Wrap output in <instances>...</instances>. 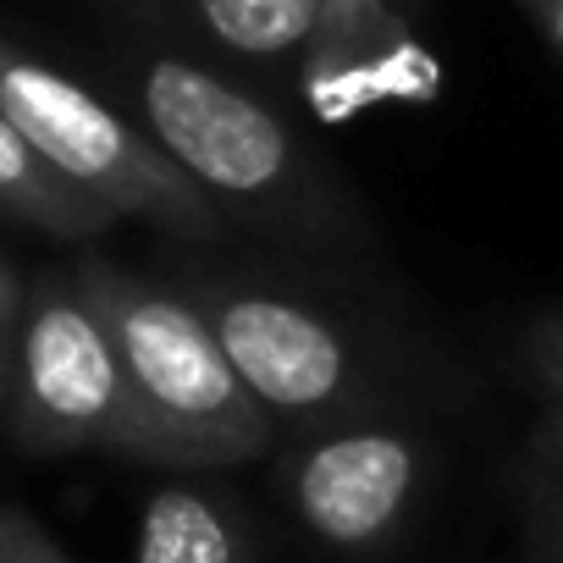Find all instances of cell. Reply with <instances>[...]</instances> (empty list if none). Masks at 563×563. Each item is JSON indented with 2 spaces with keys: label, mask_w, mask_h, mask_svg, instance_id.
Instances as JSON below:
<instances>
[{
  "label": "cell",
  "mask_w": 563,
  "mask_h": 563,
  "mask_svg": "<svg viewBox=\"0 0 563 563\" xmlns=\"http://www.w3.org/2000/svg\"><path fill=\"white\" fill-rule=\"evenodd\" d=\"M122 100L232 232L316 254H360L376 243L343 172L260 89L177 51H139L122 67Z\"/></svg>",
  "instance_id": "6da1fadb"
},
{
  "label": "cell",
  "mask_w": 563,
  "mask_h": 563,
  "mask_svg": "<svg viewBox=\"0 0 563 563\" xmlns=\"http://www.w3.org/2000/svg\"><path fill=\"white\" fill-rule=\"evenodd\" d=\"M73 276L117 338L155 437V470L210 475L276 448V420L249 398L216 327L183 294V282L139 276L95 249L73 260Z\"/></svg>",
  "instance_id": "7a4b0ae2"
},
{
  "label": "cell",
  "mask_w": 563,
  "mask_h": 563,
  "mask_svg": "<svg viewBox=\"0 0 563 563\" xmlns=\"http://www.w3.org/2000/svg\"><path fill=\"white\" fill-rule=\"evenodd\" d=\"M183 294L205 310L238 382L276 420V431L393 415L398 393L382 371V354L343 310L216 265L183 271Z\"/></svg>",
  "instance_id": "3957f363"
},
{
  "label": "cell",
  "mask_w": 563,
  "mask_h": 563,
  "mask_svg": "<svg viewBox=\"0 0 563 563\" xmlns=\"http://www.w3.org/2000/svg\"><path fill=\"white\" fill-rule=\"evenodd\" d=\"M0 122L117 221H150L183 243H221L232 232L128 111L29 56L7 34H0Z\"/></svg>",
  "instance_id": "277c9868"
},
{
  "label": "cell",
  "mask_w": 563,
  "mask_h": 563,
  "mask_svg": "<svg viewBox=\"0 0 563 563\" xmlns=\"http://www.w3.org/2000/svg\"><path fill=\"white\" fill-rule=\"evenodd\" d=\"M7 437L34 459L117 453L133 464H155V437L117 354V338L84 299L73 265L34 276L18 338Z\"/></svg>",
  "instance_id": "5b68a950"
},
{
  "label": "cell",
  "mask_w": 563,
  "mask_h": 563,
  "mask_svg": "<svg viewBox=\"0 0 563 563\" xmlns=\"http://www.w3.org/2000/svg\"><path fill=\"white\" fill-rule=\"evenodd\" d=\"M431 470L437 448L420 426L365 415L294 431L276 459V492L321 552L376 558L409 530Z\"/></svg>",
  "instance_id": "8992f818"
},
{
  "label": "cell",
  "mask_w": 563,
  "mask_h": 563,
  "mask_svg": "<svg viewBox=\"0 0 563 563\" xmlns=\"http://www.w3.org/2000/svg\"><path fill=\"white\" fill-rule=\"evenodd\" d=\"M316 122H354L376 106H426L442 95L437 56L415 40L398 0H327V18L294 73Z\"/></svg>",
  "instance_id": "52a82bcc"
},
{
  "label": "cell",
  "mask_w": 563,
  "mask_h": 563,
  "mask_svg": "<svg viewBox=\"0 0 563 563\" xmlns=\"http://www.w3.org/2000/svg\"><path fill=\"white\" fill-rule=\"evenodd\" d=\"M133 563H260V541L232 492L172 475L139 508Z\"/></svg>",
  "instance_id": "ba28073f"
},
{
  "label": "cell",
  "mask_w": 563,
  "mask_h": 563,
  "mask_svg": "<svg viewBox=\"0 0 563 563\" xmlns=\"http://www.w3.org/2000/svg\"><path fill=\"white\" fill-rule=\"evenodd\" d=\"M188 18L238 67L294 84L327 18V0H188Z\"/></svg>",
  "instance_id": "9c48e42d"
},
{
  "label": "cell",
  "mask_w": 563,
  "mask_h": 563,
  "mask_svg": "<svg viewBox=\"0 0 563 563\" xmlns=\"http://www.w3.org/2000/svg\"><path fill=\"white\" fill-rule=\"evenodd\" d=\"M0 216H12L23 227H40L51 238H67V243L100 238L117 221L84 188H73L67 177H56L7 122H0Z\"/></svg>",
  "instance_id": "30bf717a"
},
{
  "label": "cell",
  "mask_w": 563,
  "mask_h": 563,
  "mask_svg": "<svg viewBox=\"0 0 563 563\" xmlns=\"http://www.w3.org/2000/svg\"><path fill=\"white\" fill-rule=\"evenodd\" d=\"M514 360H519V371L530 376V387L541 393V404H547V409H563V310L530 316V321L519 327Z\"/></svg>",
  "instance_id": "8fae6325"
},
{
  "label": "cell",
  "mask_w": 563,
  "mask_h": 563,
  "mask_svg": "<svg viewBox=\"0 0 563 563\" xmlns=\"http://www.w3.org/2000/svg\"><path fill=\"white\" fill-rule=\"evenodd\" d=\"M34 282L18 271V260L0 254V431H7V404H12V376H18V338L29 316Z\"/></svg>",
  "instance_id": "7c38bea8"
},
{
  "label": "cell",
  "mask_w": 563,
  "mask_h": 563,
  "mask_svg": "<svg viewBox=\"0 0 563 563\" xmlns=\"http://www.w3.org/2000/svg\"><path fill=\"white\" fill-rule=\"evenodd\" d=\"M0 563H78L29 508L0 503Z\"/></svg>",
  "instance_id": "4fadbf2b"
},
{
  "label": "cell",
  "mask_w": 563,
  "mask_h": 563,
  "mask_svg": "<svg viewBox=\"0 0 563 563\" xmlns=\"http://www.w3.org/2000/svg\"><path fill=\"white\" fill-rule=\"evenodd\" d=\"M530 525H536L541 563H563V459H552V453H541V470L530 486Z\"/></svg>",
  "instance_id": "5bb4252c"
},
{
  "label": "cell",
  "mask_w": 563,
  "mask_h": 563,
  "mask_svg": "<svg viewBox=\"0 0 563 563\" xmlns=\"http://www.w3.org/2000/svg\"><path fill=\"white\" fill-rule=\"evenodd\" d=\"M514 7L541 29V40L552 45V56L563 62V0H514Z\"/></svg>",
  "instance_id": "9a60e30c"
},
{
  "label": "cell",
  "mask_w": 563,
  "mask_h": 563,
  "mask_svg": "<svg viewBox=\"0 0 563 563\" xmlns=\"http://www.w3.org/2000/svg\"><path fill=\"white\" fill-rule=\"evenodd\" d=\"M536 448H541V453H552V459H563V409H547V415H541Z\"/></svg>",
  "instance_id": "2e32d148"
},
{
  "label": "cell",
  "mask_w": 563,
  "mask_h": 563,
  "mask_svg": "<svg viewBox=\"0 0 563 563\" xmlns=\"http://www.w3.org/2000/svg\"><path fill=\"white\" fill-rule=\"evenodd\" d=\"M398 7H404V12H409V18H420V12H426V7H431V0H398Z\"/></svg>",
  "instance_id": "e0dca14e"
}]
</instances>
